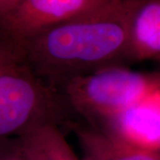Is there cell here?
Returning a JSON list of instances; mask_svg holds the SVG:
<instances>
[{
    "instance_id": "obj_3",
    "label": "cell",
    "mask_w": 160,
    "mask_h": 160,
    "mask_svg": "<svg viewBox=\"0 0 160 160\" xmlns=\"http://www.w3.org/2000/svg\"><path fill=\"white\" fill-rule=\"evenodd\" d=\"M115 0H22L0 18V36L15 43L89 15Z\"/></svg>"
},
{
    "instance_id": "obj_1",
    "label": "cell",
    "mask_w": 160,
    "mask_h": 160,
    "mask_svg": "<svg viewBox=\"0 0 160 160\" xmlns=\"http://www.w3.org/2000/svg\"><path fill=\"white\" fill-rule=\"evenodd\" d=\"M142 1L115 0L18 45L35 73L55 91L76 77L128 66L132 21Z\"/></svg>"
},
{
    "instance_id": "obj_8",
    "label": "cell",
    "mask_w": 160,
    "mask_h": 160,
    "mask_svg": "<svg viewBox=\"0 0 160 160\" xmlns=\"http://www.w3.org/2000/svg\"><path fill=\"white\" fill-rule=\"evenodd\" d=\"M0 160H25L19 139L11 142L0 141Z\"/></svg>"
},
{
    "instance_id": "obj_6",
    "label": "cell",
    "mask_w": 160,
    "mask_h": 160,
    "mask_svg": "<svg viewBox=\"0 0 160 160\" xmlns=\"http://www.w3.org/2000/svg\"><path fill=\"white\" fill-rule=\"evenodd\" d=\"M160 60V0H143L133 14L127 65Z\"/></svg>"
},
{
    "instance_id": "obj_5",
    "label": "cell",
    "mask_w": 160,
    "mask_h": 160,
    "mask_svg": "<svg viewBox=\"0 0 160 160\" xmlns=\"http://www.w3.org/2000/svg\"><path fill=\"white\" fill-rule=\"evenodd\" d=\"M67 127L78 140L82 152L80 160H160V151L125 144L83 121H72Z\"/></svg>"
},
{
    "instance_id": "obj_2",
    "label": "cell",
    "mask_w": 160,
    "mask_h": 160,
    "mask_svg": "<svg viewBox=\"0 0 160 160\" xmlns=\"http://www.w3.org/2000/svg\"><path fill=\"white\" fill-rule=\"evenodd\" d=\"M160 89V72L118 65L76 77L56 91L69 113L98 128L104 122Z\"/></svg>"
},
{
    "instance_id": "obj_9",
    "label": "cell",
    "mask_w": 160,
    "mask_h": 160,
    "mask_svg": "<svg viewBox=\"0 0 160 160\" xmlns=\"http://www.w3.org/2000/svg\"><path fill=\"white\" fill-rule=\"evenodd\" d=\"M22 0H0V18L13 10Z\"/></svg>"
},
{
    "instance_id": "obj_4",
    "label": "cell",
    "mask_w": 160,
    "mask_h": 160,
    "mask_svg": "<svg viewBox=\"0 0 160 160\" xmlns=\"http://www.w3.org/2000/svg\"><path fill=\"white\" fill-rule=\"evenodd\" d=\"M95 129L138 149L160 151V89Z\"/></svg>"
},
{
    "instance_id": "obj_7",
    "label": "cell",
    "mask_w": 160,
    "mask_h": 160,
    "mask_svg": "<svg viewBox=\"0 0 160 160\" xmlns=\"http://www.w3.org/2000/svg\"><path fill=\"white\" fill-rule=\"evenodd\" d=\"M25 160H80L66 140L61 126L46 123L19 137Z\"/></svg>"
}]
</instances>
